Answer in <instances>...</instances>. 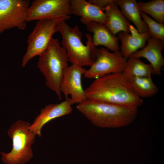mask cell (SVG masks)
Here are the masks:
<instances>
[{
    "instance_id": "cell-14",
    "label": "cell",
    "mask_w": 164,
    "mask_h": 164,
    "mask_svg": "<svg viewBox=\"0 0 164 164\" xmlns=\"http://www.w3.org/2000/svg\"><path fill=\"white\" fill-rule=\"evenodd\" d=\"M86 26L87 31L93 34L92 41L95 47L101 45L113 52L119 51L118 37L112 34L104 24L92 21Z\"/></svg>"
},
{
    "instance_id": "cell-2",
    "label": "cell",
    "mask_w": 164,
    "mask_h": 164,
    "mask_svg": "<svg viewBox=\"0 0 164 164\" xmlns=\"http://www.w3.org/2000/svg\"><path fill=\"white\" fill-rule=\"evenodd\" d=\"M77 109L94 125L101 128L126 126L134 121L138 108L87 99Z\"/></svg>"
},
{
    "instance_id": "cell-21",
    "label": "cell",
    "mask_w": 164,
    "mask_h": 164,
    "mask_svg": "<svg viewBox=\"0 0 164 164\" xmlns=\"http://www.w3.org/2000/svg\"><path fill=\"white\" fill-rule=\"evenodd\" d=\"M140 14L151 36L164 41V24L155 21L145 13L141 12Z\"/></svg>"
},
{
    "instance_id": "cell-18",
    "label": "cell",
    "mask_w": 164,
    "mask_h": 164,
    "mask_svg": "<svg viewBox=\"0 0 164 164\" xmlns=\"http://www.w3.org/2000/svg\"><path fill=\"white\" fill-rule=\"evenodd\" d=\"M153 68L150 64H146L139 58L130 57L126 61L122 73L130 80L136 77H151Z\"/></svg>"
},
{
    "instance_id": "cell-8",
    "label": "cell",
    "mask_w": 164,
    "mask_h": 164,
    "mask_svg": "<svg viewBox=\"0 0 164 164\" xmlns=\"http://www.w3.org/2000/svg\"><path fill=\"white\" fill-rule=\"evenodd\" d=\"M30 4L29 0H0V34L14 28L25 30Z\"/></svg>"
},
{
    "instance_id": "cell-1",
    "label": "cell",
    "mask_w": 164,
    "mask_h": 164,
    "mask_svg": "<svg viewBox=\"0 0 164 164\" xmlns=\"http://www.w3.org/2000/svg\"><path fill=\"white\" fill-rule=\"evenodd\" d=\"M87 99L138 108L143 100L134 93L122 72L96 78L86 89Z\"/></svg>"
},
{
    "instance_id": "cell-15",
    "label": "cell",
    "mask_w": 164,
    "mask_h": 164,
    "mask_svg": "<svg viewBox=\"0 0 164 164\" xmlns=\"http://www.w3.org/2000/svg\"><path fill=\"white\" fill-rule=\"evenodd\" d=\"M104 11L106 21L104 24L113 35L121 32H129V26L131 24L120 11L114 0L105 9Z\"/></svg>"
},
{
    "instance_id": "cell-9",
    "label": "cell",
    "mask_w": 164,
    "mask_h": 164,
    "mask_svg": "<svg viewBox=\"0 0 164 164\" xmlns=\"http://www.w3.org/2000/svg\"><path fill=\"white\" fill-rule=\"evenodd\" d=\"M95 59L90 68L86 70L85 78H97L106 75L122 72L127 60L120 51L110 52L104 48H95Z\"/></svg>"
},
{
    "instance_id": "cell-12",
    "label": "cell",
    "mask_w": 164,
    "mask_h": 164,
    "mask_svg": "<svg viewBox=\"0 0 164 164\" xmlns=\"http://www.w3.org/2000/svg\"><path fill=\"white\" fill-rule=\"evenodd\" d=\"M147 43L146 46L134 52L130 57L146 59L152 67V74L161 75V68L164 65L162 54L164 41L151 36L148 39Z\"/></svg>"
},
{
    "instance_id": "cell-6",
    "label": "cell",
    "mask_w": 164,
    "mask_h": 164,
    "mask_svg": "<svg viewBox=\"0 0 164 164\" xmlns=\"http://www.w3.org/2000/svg\"><path fill=\"white\" fill-rule=\"evenodd\" d=\"M62 19H46L38 20L28 36L27 50L22 60V65L26 66L32 58L40 56L47 49L52 36L57 32V26Z\"/></svg>"
},
{
    "instance_id": "cell-5",
    "label": "cell",
    "mask_w": 164,
    "mask_h": 164,
    "mask_svg": "<svg viewBox=\"0 0 164 164\" xmlns=\"http://www.w3.org/2000/svg\"><path fill=\"white\" fill-rule=\"evenodd\" d=\"M29 122L19 120L8 131L12 138V148L8 153L0 152L1 159L5 164H24L33 156L31 145L35 142L36 135L29 129Z\"/></svg>"
},
{
    "instance_id": "cell-3",
    "label": "cell",
    "mask_w": 164,
    "mask_h": 164,
    "mask_svg": "<svg viewBox=\"0 0 164 164\" xmlns=\"http://www.w3.org/2000/svg\"><path fill=\"white\" fill-rule=\"evenodd\" d=\"M69 58L65 49L58 39H51L46 50L39 56L37 66L45 77L46 85L62 98L60 87L63 72L68 66Z\"/></svg>"
},
{
    "instance_id": "cell-22",
    "label": "cell",
    "mask_w": 164,
    "mask_h": 164,
    "mask_svg": "<svg viewBox=\"0 0 164 164\" xmlns=\"http://www.w3.org/2000/svg\"><path fill=\"white\" fill-rule=\"evenodd\" d=\"M113 0H89L91 3L94 4L100 8L103 11L105 8L111 3Z\"/></svg>"
},
{
    "instance_id": "cell-11",
    "label": "cell",
    "mask_w": 164,
    "mask_h": 164,
    "mask_svg": "<svg viewBox=\"0 0 164 164\" xmlns=\"http://www.w3.org/2000/svg\"><path fill=\"white\" fill-rule=\"evenodd\" d=\"M70 98L57 104H51L45 106L40 110L39 114L35 118L29 128L36 135L41 136V130L44 125L55 118L69 114L72 111Z\"/></svg>"
},
{
    "instance_id": "cell-16",
    "label": "cell",
    "mask_w": 164,
    "mask_h": 164,
    "mask_svg": "<svg viewBox=\"0 0 164 164\" xmlns=\"http://www.w3.org/2000/svg\"><path fill=\"white\" fill-rule=\"evenodd\" d=\"M151 37L149 31L141 33L138 36L131 35L129 32H119L118 37L121 43L120 47L121 54L127 60L138 49L144 47L146 42Z\"/></svg>"
},
{
    "instance_id": "cell-17",
    "label": "cell",
    "mask_w": 164,
    "mask_h": 164,
    "mask_svg": "<svg viewBox=\"0 0 164 164\" xmlns=\"http://www.w3.org/2000/svg\"><path fill=\"white\" fill-rule=\"evenodd\" d=\"M114 2L120 7L125 18L134 24L139 33L149 31L147 26L142 18L136 0H114Z\"/></svg>"
},
{
    "instance_id": "cell-13",
    "label": "cell",
    "mask_w": 164,
    "mask_h": 164,
    "mask_svg": "<svg viewBox=\"0 0 164 164\" xmlns=\"http://www.w3.org/2000/svg\"><path fill=\"white\" fill-rule=\"evenodd\" d=\"M70 3L71 14L80 16L82 23L94 21L104 24L105 13L96 5L85 0H70Z\"/></svg>"
},
{
    "instance_id": "cell-7",
    "label": "cell",
    "mask_w": 164,
    "mask_h": 164,
    "mask_svg": "<svg viewBox=\"0 0 164 164\" xmlns=\"http://www.w3.org/2000/svg\"><path fill=\"white\" fill-rule=\"evenodd\" d=\"M70 0H35L29 7L27 22L50 19H69Z\"/></svg>"
},
{
    "instance_id": "cell-20",
    "label": "cell",
    "mask_w": 164,
    "mask_h": 164,
    "mask_svg": "<svg viewBox=\"0 0 164 164\" xmlns=\"http://www.w3.org/2000/svg\"><path fill=\"white\" fill-rule=\"evenodd\" d=\"M140 12L149 14L156 22L164 23V0H153L146 2H137Z\"/></svg>"
},
{
    "instance_id": "cell-19",
    "label": "cell",
    "mask_w": 164,
    "mask_h": 164,
    "mask_svg": "<svg viewBox=\"0 0 164 164\" xmlns=\"http://www.w3.org/2000/svg\"><path fill=\"white\" fill-rule=\"evenodd\" d=\"M129 81L132 91L140 98L151 97L158 92V88L153 82L151 77H136Z\"/></svg>"
},
{
    "instance_id": "cell-10",
    "label": "cell",
    "mask_w": 164,
    "mask_h": 164,
    "mask_svg": "<svg viewBox=\"0 0 164 164\" xmlns=\"http://www.w3.org/2000/svg\"><path fill=\"white\" fill-rule=\"evenodd\" d=\"M86 70L83 67L72 64L68 66L63 71L60 91L65 98L70 95L72 105L80 103L87 99L81 82L82 76L84 75Z\"/></svg>"
},
{
    "instance_id": "cell-4",
    "label": "cell",
    "mask_w": 164,
    "mask_h": 164,
    "mask_svg": "<svg viewBox=\"0 0 164 164\" xmlns=\"http://www.w3.org/2000/svg\"><path fill=\"white\" fill-rule=\"evenodd\" d=\"M57 32L62 38V46L67 52L69 61L72 64L80 67H90L95 60V48L90 34H86V45L81 41L82 33L78 25L72 28L65 21L60 22L57 26Z\"/></svg>"
}]
</instances>
